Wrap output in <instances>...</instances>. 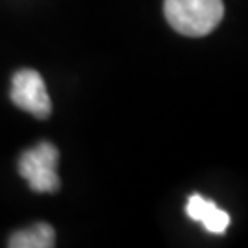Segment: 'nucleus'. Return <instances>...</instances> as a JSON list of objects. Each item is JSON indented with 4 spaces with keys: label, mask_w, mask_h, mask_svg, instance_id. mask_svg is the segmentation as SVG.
I'll use <instances>...</instances> for the list:
<instances>
[{
    "label": "nucleus",
    "mask_w": 248,
    "mask_h": 248,
    "mask_svg": "<svg viewBox=\"0 0 248 248\" xmlns=\"http://www.w3.org/2000/svg\"><path fill=\"white\" fill-rule=\"evenodd\" d=\"M164 15L173 30L187 37L212 33L224 17L222 0H166Z\"/></svg>",
    "instance_id": "nucleus-1"
},
{
    "label": "nucleus",
    "mask_w": 248,
    "mask_h": 248,
    "mask_svg": "<svg viewBox=\"0 0 248 248\" xmlns=\"http://www.w3.org/2000/svg\"><path fill=\"white\" fill-rule=\"evenodd\" d=\"M59 151L50 142H41L24 151L18 158V173L35 193H55L61 187L57 175Z\"/></svg>",
    "instance_id": "nucleus-2"
},
{
    "label": "nucleus",
    "mask_w": 248,
    "mask_h": 248,
    "mask_svg": "<svg viewBox=\"0 0 248 248\" xmlns=\"http://www.w3.org/2000/svg\"><path fill=\"white\" fill-rule=\"evenodd\" d=\"M9 98L18 108L26 110L39 120H46L52 114V99L46 90L45 79L35 70L24 68L15 72L11 79Z\"/></svg>",
    "instance_id": "nucleus-3"
},
{
    "label": "nucleus",
    "mask_w": 248,
    "mask_h": 248,
    "mask_svg": "<svg viewBox=\"0 0 248 248\" xmlns=\"http://www.w3.org/2000/svg\"><path fill=\"white\" fill-rule=\"evenodd\" d=\"M8 245L11 248H52L55 245V232L50 224L39 222L26 230L15 232Z\"/></svg>",
    "instance_id": "nucleus-4"
},
{
    "label": "nucleus",
    "mask_w": 248,
    "mask_h": 248,
    "mask_svg": "<svg viewBox=\"0 0 248 248\" xmlns=\"http://www.w3.org/2000/svg\"><path fill=\"white\" fill-rule=\"evenodd\" d=\"M215 206H217V204L213 202V201H208V199H204L202 195L195 193V195L189 197V201H187L186 213H187V217H189L191 221H199V222H201L204 217L208 215V213L212 212Z\"/></svg>",
    "instance_id": "nucleus-5"
},
{
    "label": "nucleus",
    "mask_w": 248,
    "mask_h": 248,
    "mask_svg": "<svg viewBox=\"0 0 248 248\" xmlns=\"http://www.w3.org/2000/svg\"><path fill=\"white\" fill-rule=\"evenodd\" d=\"M201 222L204 224V228L208 232H212V233H224L228 224H230V215L215 206Z\"/></svg>",
    "instance_id": "nucleus-6"
}]
</instances>
